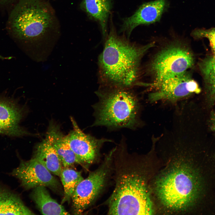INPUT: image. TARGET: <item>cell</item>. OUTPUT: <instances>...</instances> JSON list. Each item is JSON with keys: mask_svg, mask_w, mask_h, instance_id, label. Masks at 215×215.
<instances>
[{"mask_svg": "<svg viewBox=\"0 0 215 215\" xmlns=\"http://www.w3.org/2000/svg\"><path fill=\"white\" fill-rule=\"evenodd\" d=\"M169 5L167 0H155L143 3L133 15L123 20L120 31L127 34L128 38L138 26L159 21Z\"/></svg>", "mask_w": 215, "mask_h": 215, "instance_id": "obj_10", "label": "cell"}, {"mask_svg": "<svg viewBox=\"0 0 215 215\" xmlns=\"http://www.w3.org/2000/svg\"><path fill=\"white\" fill-rule=\"evenodd\" d=\"M73 129L65 136L70 147L82 163L90 164L98 157L105 143L113 142L110 139H98L83 132L73 118H70Z\"/></svg>", "mask_w": 215, "mask_h": 215, "instance_id": "obj_9", "label": "cell"}, {"mask_svg": "<svg viewBox=\"0 0 215 215\" xmlns=\"http://www.w3.org/2000/svg\"><path fill=\"white\" fill-rule=\"evenodd\" d=\"M131 88L100 86L96 94L98 101L93 105L92 126L115 130L134 129L138 124L140 105Z\"/></svg>", "mask_w": 215, "mask_h": 215, "instance_id": "obj_4", "label": "cell"}, {"mask_svg": "<svg viewBox=\"0 0 215 215\" xmlns=\"http://www.w3.org/2000/svg\"><path fill=\"white\" fill-rule=\"evenodd\" d=\"M20 110L14 105L0 100V134L20 136L24 131L19 125L22 117Z\"/></svg>", "mask_w": 215, "mask_h": 215, "instance_id": "obj_12", "label": "cell"}, {"mask_svg": "<svg viewBox=\"0 0 215 215\" xmlns=\"http://www.w3.org/2000/svg\"><path fill=\"white\" fill-rule=\"evenodd\" d=\"M4 0V1H8V0Z\"/></svg>", "mask_w": 215, "mask_h": 215, "instance_id": "obj_24", "label": "cell"}, {"mask_svg": "<svg viewBox=\"0 0 215 215\" xmlns=\"http://www.w3.org/2000/svg\"><path fill=\"white\" fill-rule=\"evenodd\" d=\"M210 124H215V112H213L210 119Z\"/></svg>", "mask_w": 215, "mask_h": 215, "instance_id": "obj_20", "label": "cell"}, {"mask_svg": "<svg viewBox=\"0 0 215 215\" xmlns=\"http://www.w3.org/2000/svg\"><path fill=\"white\" fill-rule=\"evenodd\" d=\"M115 186L108 200L109 215H150L152 203L145 182L133 168L125 145L113 155Z\"/></svg>", "mask_w": 215, "mask_h": 215, "instance_id": "obj_3", "label": "cell"}, {"mask_svg": "<svg viewBox=\"0 0 215 215\" xmlns=\"http://www.w3.org/2000/svg\"><path fill=\"white\" fill-rule=\"evenodd\" d=\"M191 51L179 42L171 43L159 51L150 66L154 79L153 86L169 78L183 74L194 63Z\"/></svg>", "mask_w": 215, "mask_h": 215, "instance_id": "obj_5", "label": "cell"}, {"mask_svg": "<svg viewBox=\"0 0 215 215\" xmlns=\"http://www.w3.org/2000/svg\"><path fill=\"white\" fill-rule=\"evenodd\" d=\"M33 214L17 194L8 189L0 188V215Z\"/></svg>", "mask_w": 215, "mask_h": 215, "instance_id": "obj_16", "label": "cell"}, {"mask_svg": "<svg viewBox=\"0 0 215 215\" xmlns=\"http://www.w3.org/2000/svg\"><path fill=\"white\" fill-rule=\"evenodd\" d=\"M153 86L156 87V90L148 97L152 102L165 100L175 103L193 93L200 92L197 82L187 72L166 79Z\"/></svg>", "mask_w": 215, "mask_h": 215, "instance_id": "obj_7", "label": "cell"}, {"mask_svg": "<svg viewBox=\"0 0 215 215\" xmlns=\"http://www.w3.org/2000/svg\"><path fill=\"white\" fill-rule=\"evenodd\" d=\"M54 21L50 8L40 0H21L12 12L11 31L34 61H46L55 46L52 33Z\"/></svg>", "mask_w": 215, "mask_h": 215, "instance_id": "obj_1", "label": "cell"}, {"mask_svg": "<svg viewBox=\"0 0 215 215\" xmlns=\"http://www.w3.org/2000/svg\"><path fill=\"white\" fill-rule=\"evenodd\" d=\"M11 57H4L0 55V59H9L11 58Z\"/></svg>", "mask_w": 215, "mask_h": 215, "instance_id": "obj_22", "label": "cell"}, {"mask_svg": "<svg viewBox=\"0 0 215 215\" xmlns=\"http://www.w3.org/2000/svg\"><path fill=\"white\" fill-rule=\"evenodd\" d=\"M191 36L196 39L203 38L208 40L213 55H215V27L206 29L196 28L191 33Z\"/></svg>", "mask_w": 215, "mask_h": 215, "instance_id": "obj_19", "label": "cell"}, {"mask_svg": "<svg viewBox=\"0 0 215 215\" xmlns=\"http://www.w3.org/2000/svg\"><path fill=\"white\" fill-rule=\"evenodd\" d=\"M80 7L91 19L99 24L103 37L107 34V22L112 7V0H82Z\"/></svg>", "mask_w": 215, "mask_h": 215, "instance_id": "obj_13", "label": "cell"}, {"mask_svg": "<svg viewBox=\"0 0 215 215\" xmlns=\"http://www.w3.org/2000/svg\"><path fill=\"white\" fill-rule=\"evenodd\" d=\"M113 149L101 165L78 185L71 196L74 212L82 213L93 202L104 187L112 169Z\"/></svg>", "mask_w": 215, "mask_h": 215, "instance_id": "obj_6", "label": "cell"}, {"mask_svg": "<svg viewBox=\"0 0 215 215\" xmlns=\"http://www.w3.org/2000/svg\"><path fill=\"white\" fill-rule=\"evenodd\" d=\"M33 189L32 198L42 214H69L62 205L51 197L45 187L38 186Z\"/></svg>", "mask_w": 215, "mask_h": 215, "instance_id": "obj_14", "label": "cell"}, {"mask_svg": "<svg viewBox=\"0 0 215 215\" xmlns=\"http://www.w3.org/2000/svg\"><path fill=\"white\" fill-rule=\"evenodd\" d=\"M10 174L19 179L22 186L26 189L38 186L56 189L59 186V182L51 173L34 158L26 161L21 160L19 166Z\"/></svg>", "mask_w": 215, "mask_h": 215, "instance_id": "obj_8", "label": "cell"}, {"mask_svg": "<svg viewBox=\"0 0 215 215\" xmlns=\"http://www.w3.org/2000/svg\"><path fill=\"white\" fill-rule=\"evenodd\" d=\"M211 130L215 133V124H210Z\"/></svg>", "mask_w": 215, "mask_h": 215, "instance_id": "obj_21", "label": "cell"}, {"mask_svg": "<svg viewBox=\"0 0 215 215\" xmlns=\"http://www.w3.org/2000/svg\"><path fill=\"white\" fill-rule=\"evenodd\" d=\"M55 149L62 168H70L76 163H82L68 145L57 126L50 124L46 137Z\"/></svg>", "mask_w": 215, "mask_h": 215, "instance_id": "obj_11", "label": "cell"}, {"mask_svg": "<svg viewBox=\"0 0 215 215\" xmlns=\"http://www.w3.org/2000/svg\"><path fill=\"white\" fill-rule=\"evenodd\" d=\"M33 158L51 173L60 176L62 168L61 163L55 149L46 138L37 146Z\"/></svg>", "mask_w": 215, "mask_h": 215, "instance_id": "obj_15", "label": "cell"}, {"mask_svg": "<svg viewBox=\"0 0 215 215\" xmlns=\"http://www.w3.org/2000/svg\"><path fill=\"white\" fill-rule=\"evenodd\" d=\"M213 56H214V58H215V55H213Z\"/></svg>", "mask_w": 215, "mask_h": 215, "instance_id": "obj_23", "label": "cell"}, {"mask_svg": "<svg viewBox=\"0 0 215 215\" xmlns=\"http://www.w3.org/2000/svg\"><path fill=\"white\" fill-rule=\"evenodd\" d=\"M111 23L98 58L100 86L131 88L137 84L141 59L155 43L140 46L131 42L124 35H118Z\"/></svg>", "mask_w": 215, "mask_h": 215, "instance_id": "obj_2", "label": "cell"}, {"mask_svg": "<svg viewBox=\"0 0 215 215\" xmlns=\"http://www.w3.org/2000/svg\"><path fill=\"white\" fill-rule=\"evenodd\" d=\"M60 177L64 192L63 203L70 200L76 187L84 179L80 172L70 168H62Z\"/></svg>", "mask_w": 215, "mask_h": 215, "instance_id": "obj_18", "label": "cell"}, {"mask_svg": "<svg viewBox=\"0 0 215 215\" xmlns=\"http://www.w3.org/2000/svg\"><path fill=\"white\" fill-rule=\"evenodd\" d=\"M198 66L203 77L207 102L210 106L215 103V58L213 55L201 60Z\"/></svg>", "mask_w": 215, "mask_h": 215, "instance_id": "obj_17", "label": "cell"}]
</instances>
